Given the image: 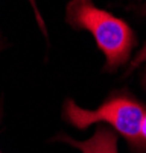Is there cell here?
Instances as JSON below:
<instances>
[{
    "label": "cell",
    "mask_w": 146,
    "mask_h": 153,
    "mask_svg": "<svg viewBox=\"0 0 146 153\" xmlns=\"http://www.w3.org/2000/svg\"><path fill=\"white\" fill-rule=\"evenodd\" d=\"M62 115L76 129H85L96 123H107L133 147L145 149L143 124L146 120V108L125 94L108 97L97 109H84L73 100H67Z\"/></svg>",
    "instance_id": "cell-2"
},
{
    "label": "cell",
    "mask_w": 146,
    "mask_h": 153,
    "mask_svg": "<svg viewBox=\"0 0 146 153\" xmlns=\"http://www.w3.org/2000/svg\"><path fill=\"white\" fill-rule=\"evenodd\" d=\"M67 23L93 35L97 47L105 55L107 70L113 71L128 61L136 44L133 29L123 20L97 8L93 0H70Z\"/></svg>",
    "instance_id": "cell-1"
},
{
    "label": "cell",
    "mask_w": 146,
    "mask_h": 153,
    "mask_svg": "<svg viewBox=\"0 0 146 153\" xmlns=\"http://www.w3.org/2000/svg\"><path fill=\"white\" fill-rule=\"evenodd\" d=\"M145 12H146V9H145ZM143 62H146V44L142 47V50L136 55V58L131 61V65H130V71L131 70H134V68H137L139 65H142Z\"/></svg>",
    "instance_id": "cell-4"
},
{
    "label": "cell",
    "mask_w": 146,
    "mask_h": 153,
    "mask_svg": "<svg viewBox=\"0 0 146 153\" xmlns=\"http://www.w3.org/2000/svg\"><path fill=\"white\" fill-rule=\"evenodd\" d=\"M29 3H31L32 8H34V12H35V15H37V21H38V25H40V29L43 30V33L46 35V26H44V21H43V18H41V14H40V11H38L37 0H29Z\"/></svg>",
    "instance_id": "cell-5"
},
{
    "label": "cell",
    "mask_w": 146,
    "mask_h": 153,
    "mask_svg": "<svg viewBox=\"0 0 146 153\" xmlns=\"http://www.w3.org/2000/svg\"><path fill=\"white\" fill-rule=\"evenodd\" d=\"M0 153H2V152H0Z\"/></svg>",
    "instance_id": "cell-6"
},
{
    "label": "cell",
    "mask_w": 146,
    "mask_h": 153,
    "mask_svg": "<svg viewBox=\"0 0 146 153\" xmlns=\"http://www.w3.org/2000/svg\"><path fill=\"white\" fill-rule=\"evenodd\" d=\"M82 153H119L117 152V135L114 130L108 127H97L91 138L85 141H76L67 135L59 138Z\"/></svg>",
    "instance_id": "cell-3"
}]
</instances>
